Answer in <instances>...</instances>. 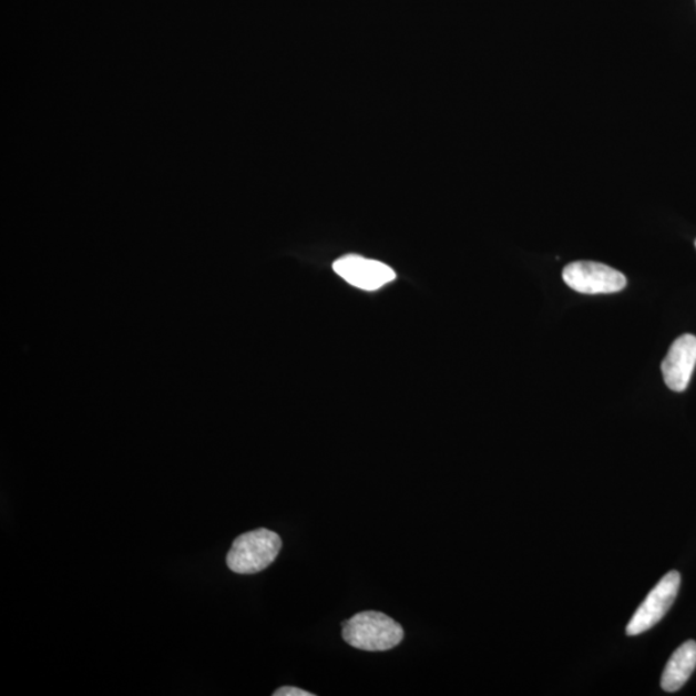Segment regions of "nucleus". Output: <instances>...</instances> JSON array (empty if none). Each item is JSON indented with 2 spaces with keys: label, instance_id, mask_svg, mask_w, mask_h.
Segmentation results:
<instances>
[{
  "label": "nucleus",
  "instance_id": "f257e3e1",
  "mask_svg": "<svg viewBox=\"0 0 696 696\" xmlns=\"http://www.w3.org/2000/svg\"><path fill=\"white\" fill-rule=\"evenodd\" d=\"M346 644L364 652H387L401 644L405 630L389 615L362 612L344 623Z\"/></svg>",
  "mask_w": 696,
  "mask_h": 696
},
{
  "label": "nucleus",
  "instance_id": "f03ea898",
  "mask_svg": "<svg viewBox=\"0 0 696 696\" xmlns=\"http://www.w3.org/2000/svg\"><path fill=\"white\" fill-rule=\"evenodd\" d=\"M282 545L280 536L272 530H253L236 538L227 553V566L236 574H257L274 563Z\"/></svg>",
  "mask_w": 696,
  "mask_h": 696
},
{
  "label": "nucleus",
  "instance_id": "7ed1b4c3",
  "mask_svg": "<svg viewBox=\"0 0 696 696\" xmlns=\"http://www.w3.org/2000/svg\"><path fill=\"white\" fill-rule=\"evenodd\" d=\"M563 278L569 288L583 295H611L627 287V278L621 272L592 260L569 264Z\"/></svg>",
  "mask_w": 696,
  "mask_h": 696
},
{
  "label": "nucleus",
  "instance_id": "20e7f679",
  "mask_svg": "<svg viewBox=\"0 0 696 696\" xmlns=\"http://www.w3.org/2000/svg\"><path fill=\"white\" fill-rule=\"evenodd\" d=\"M679 584H682V575L678 572H669L664 575L662 581L648 593L644 603L638 606L635 615L632 616L627 626V635L637 636L656 626L674 605Z\"/></svg>",
  "mask_w": 696,
  "mask_h": 696
},
{
  "label": "nucleus",
  "instance_id": "39448f33",
  "mask_svg": "<svg viewBox=\"0 0 696 696\" xmlns=\"http://www.w3.org/2000/svg\"><path fill=\"white\" fill-rule=\"evenodd\" d=\"M334 270L348 284L364 290H377L397 279L390 266L356 255L337 259Z\"/></svg>",
  "mask_w": 696,
  "mask_h": 696
},
{
  "label": "nucleus",
  "instance_id": "423d86ee",
  "mask_svg": "<svg viewBox=\"0 0 696 696\" xmlns=\"http://www.w3.org/2000/svg\"><path fill=\"white\" fill-rule=\"evenodd\" d=\"M696 367V337L684 335L669 347L662 362L664 382L669 390L684 392L692 381Z\"/></svg>",
  "mask_w": 696,
  "mask_h": 696
},
{
  "label": "nucleus",
  "instance_id": "0eeeda50",
  "mask_svg": "<svg viewBox=\"0 0 696 696\" xmlns=\"http://www.w3.org/2000/svg\"><path fill=\"white\" fill-rule=\"evenodd\" d=\"M696 668V643L686 641L679 646L664 668L662 687L664 692L675 693L682 689Z\"/></svg>",
  "mask_w": 696,
  "mask_h": 696
},
{
  "label": "nucleus",
  "instance_id": "6e6552de",
  "mask_svg": "<svg viewBox=\"0 0 696 696\" xmlns=\"http://www.w3.org/2000/svg\"><path fill=\"white\" fill-rule=\"evenodd\" d=\"M274 696H315V694L300 690L298 687L284 686L276 690Z\"/></svg>",
  "mask_w": 696,
  "mask_h": 696
},
{
  "label": "nucleus",
  "instance_id": "1a4fd4ad",
  "mask_svg": "<svg viewBox=\"0 0 696 696\" xmlns=\"http://www.w3.org/2000/svg\"><path fill=\"white\" fill-rule=\"evenodd\" d=\"M695 247H696V242H695Z\"/></svg>",
  "mask_w": 696,
  "mask_h": 696
}]
</instances>
